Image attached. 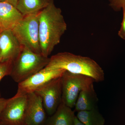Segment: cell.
<instances>
[{
	"mask_svg": "<svg viewBox=\"0 0 125 125\" xmlns=\"http://www.w3.org/2000/svg\"><path fill=\"white\" fill-rule=\"evenodd\" d=\"M34 93L42 98L47 114L51 116L56 111L61 102V77L51 81Z\"/></svg>",
	"mask_w": 125,
	"mask_h": 125,
	"instance_id": "cell-8",
	"label": "cell"
},
{
	"mask_svg": "<svg viewBox=\"0 0 125 125\" xmlns=\"http://www.w3.org/2000/svg\"><path fill=\"white\" fill-rule=\"evenodd\" d=\"M6 1V0H0V1Z\"/></svg>",
	"mask_w": 125,
	"mask_h": 125,
	"instance_id": "cell-23",
	"label": "cell"
},
{
	"mask_svg": "<svg viewBox=\"0 0 125 125\" xmlns=\"http://www.w3.org/2000/svg\"><path fill=\"white\" fill-rule=\"evenodd\" d=\"M23 16L15 6L7 1H0V32L12 29Z\"/></svg>",
	"mask_w": 125,
	"mask_h": 125,
	"instance_id": "cell-11",
	"label": "cell"
},
{
	"mask_svg": "<svg viewBox=\"0 0 125 125\" xmlns=\"http://www.w3.org/2000/svg\"><path fill=\"white\" fill-rule=\"evenodd\" d=\"M75 117L74 111L61 101L55 112L47 118L45 125H74Z\"/></svg>",
	"mask_w": 125,
	"mask_h": 125,
	"instance_id": "cell-12",
	"label": "cell"
},
{
	"mask_svg": "<svg viewBox=\"0 0 125 125\" xmlns=\"http://www.w3.org/2000/svg\"><path fill=\"white\" fill-rule=\"evenodd\" d=\"M12 62L7 61L0 62V81L4 76L10 74Z\"/></svg>",
	"mask_w": 125,
	"mask_h": 125,
	"instance_id": "cell-16",
	"label": "cell"
},
{
	"mask_svg": "<svg viewBox=\"0 0 125 125\" xmlns=\"http://www.w3.org/2000/svg\"><path fill=\"white\" fill-rule=\"evenodd\" d=\"M109 5L115 11H118L125 5V0H109Z\"/></svg>",
	"mask_w": 125,
	"mask_h": 125,
	"instance_id": "cell-17",
	"label": "cell"
},
{
	"mask_svg": "<svg viewBox=\"0 0 125 125\" xmlns=\"http://www.w3.org/2000/svg\"><path fill=\"white\" fill-rule=\"evenodd\" d=\"M9 99H5L0 98V115L4 108L5 106L9 102Z\"/></svg>",
	"mask_w": 125,
	"mask_h": 125,
	"instance_id": "cell-19",
	"label": "cell"
},
{
	"mask_svg": "<svg viewBox=\"0 0 125 125\" xmlns=\"http://www.w3.org/2000/svg\"><path fill=\"white\" fill-rule=\"evenodd\" d=\"M6 0L16 7L19 0Z\"/></svg>",
	"mask_w": 125,
	"mask_h": 125,
	"instance_id": "cell-20",
	"label": "cell"
},
{
	"mask_svg": "<svg viewBox=\"0 0 125 125\" xmlns=\"http://www.w3.org/2000/svg\"><path fill=\"white\" fill-rule=\"evenodd\" d=\"M74 125H84L83 124L82 122H81L80 121H79L78 118L75 117V119Z\"/></svg>",
	"mask_w": 125,
	"mask_h": 125,
	"instance_id": "cell-21",
	"label": "cell"
},
{
	"mask_svg": "<svg viewBox=\"0 0 125 125\" xmlns=\"http://www.w3.org/2000/svg\"><path fill=\"white\" fill-rule=\"evenodd\" d=\"M38 13L24 16L11 30L22 47L35 53L42 54L39 32Z\"/></svg>",
	"mask_w": 125,
	"mask_h": 125,
	"instance_id": "cell-4",
	"label": "cell"
},
{
	"mask_svg": "<svg viewBox=\"0 0 125 125\" xmlns=\"http://www.w3.org/2000/svg\"><path fill=\"white\" fill-rule=\"evenodd\" d=\"M53 0H19L16 7L24 16L35 13L47 7Z\"/></svg>",
	"mask_w": 125,
	"mask_h": 125,
	"instance_id": "cell-14",
	"label": "cell"
},
{
	"mask_svg": "<svg viewBox=\"0 0 125 125\" xmlns=\"http://www.w3.org/2000/svg\"><path fill=\"white\" fill-rule=\"evenodd\" d=\"M45 67L84 75L91 77L96 82H103L105 79L103 70L95 61L88 57L75 55L67 52H59L52 56Z\"/></svg>",
	"mask_w": 125,
	"mask_h": 125,
	"instance_id": "cell-2",
	"label": "cell"
},
{
	"mask_svg": "<svg viewBox=\"0 0 125 125\" xmlns=\"http://www.w3.org/2000/svg\"><path fill=\"white\" fill-rule=\"evenodd\" d=\"M66 71L60 69H49L45 67L28 78L18 83L15 96H20L34 93L49 81L61 77Z\"/></svg>",
	"mask_w": 125,
	"mask_h": 125,
	"instance_id": "cell-7",
	"label": "cell"
},
{
	"mask_svg": "<svg viewBox=\"0 0 125 125\" xmlns=\"http://www.w3.org/2000/svg\"><path fill=\"white\" fill-rule=\"evenodd\" d=\"M62 102L71 108L74 107L80 93L94 85L95 81L84 75L72 73L66 71L61 76Z\"/></svg>",
	"mask_w": 125,
	"mask_h": 125,
	"instance_id": "cell-5",
	"label": "cell"
},
{
	"mask_svg": "<svg viewBox=\"0 0 125 125\" xmlns=\"http://www.w3.org/2000/svg\"><path fill=\"white\" fill-rule=\"evenodd\" d=\"M27 96L25 125H45L47 118L42 98L35 93L28 94Z\"/></svg>",
	"mask_w": 125,
	"mask_h": 125,
	"instance_id": "cell-9",
	"label": "cell"
},
{
	"mask_svg": "<svg viewBox=\"0 0 125 125\" xmlns=\"http://www.w3.org/2000/svg\"><path fill=\"white\" fill-rule=\"evenodd\" d=\"M2 62V57H1V52L0 50V62Z\"/></svg>",
	"mask_w": 125,
	"mask_h": 125,
	"instance_id": "cell-22",
	"label": "cell"
},
{
	"mask_svg": "<svg viewBox=\"0 0 125 125\" xmlns=\"http://www.w3.org/2000/svg\"><path fill=\"white\" fill-rule=\"evenodd\" d=\"M122 9L123 10V20L118 34L120 37L125 40V5L123 6Z\"/></svg>",
	"mask_w": 125,
	"mask_h": 125,
	"instance_id": "cell-18",
	"label": "cell"
},
{
	"mask_svg": "<svg viewBox=\"0 0 125 125\" xmlns=\"http://www.w3.org/2000/svg\"><path fill=\"white\" fill-rule=\"evenodd\" d=\"M49 58L23 47L12 62L10 75L15 82H22L47 66Z\"/></svg>",
	"mask_w": 125,
	"mask_h": 125,
	"instance_id": "cell-3",
	"label": "cell"
},
{
	"mask_svg": "<svg viewBox=\"0 0 125 125\" xmlns=\"http://www.w3.org/2000/svg\"><path fill=\"white\" fill-rule=\"evenodd\" d=\"M22 47L11 30L0 32V50L2 62H13L20 53Z\"/></svg>",
	"mask_w": 125,
	"mask_h": 125,
	"instance_id": "cell-10",
	"label": "cell"
},
{
	"mask_svg": "<svg viewBox=\"0 0 125 125\" xmlns=\"http://www.w3.org/2000/svg\"><path fill=\"white\" fill-rule=\"evenodd\" d=\"M27 106V94L10 98L0 115V125H25Z\"/></svg>",
	"mask_w": 125,
	"mask_h": 125,
	"instance_id": "cell-6",
	"label": "cell"
},
{
	"mask_svg": "<svg viewBox=\"0 0 125 125\" xmlns=\"http://www.w3.org/2000/svg\"><path fill=\"white\" fill-rule=\"evenodd\" d=\"M39 32L41 54L46 57L51 54L60 42L67 25L61 10L54 1L38 13Z\"/></svg>",
	"mask_w": 125,
	"mask_h": 125,
	"instance_id": "cell-1",
	"label": "cell"
},
{
	"mask_svg": "<svg viewBox=\"0 0 125 125\" xmlns=\"http://www.w3.org/2000/svg\"><path fill=\"white\" fill-rule=\"evenodd\" d=\"M76 116L84 125H105V118L99 112L98 108L90 111L78 112Z\"/></svg>",
	"mask_w": 125,
	"mask_h": 125,
	"instance_id": "cell-15",
	"label": "cell"
},
{
	"mask_svg": "<svg viewBox=\"0 0 125 125\" xmlns=\"http://www.w3.org/2000/svg\"><path fill=\"white\" fill-rule=\"evenodd\" d=\"M98 99L94 85L80 93L74 106V112L90 111L98 108Z\"/></svg>",
	"mask_w": 125,
	"mask_h": 125,
	"instance_id": "cell-13",
	"label": "cell"
}]
</instances>
